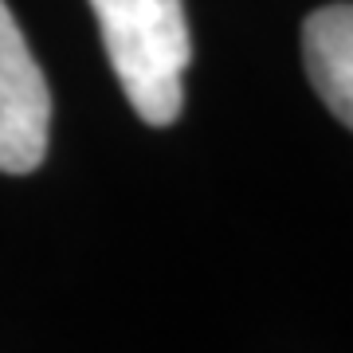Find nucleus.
Listing matches in <instances>:
<instances>
[{"label": "nucleus", "mask_w": 353, "mask_h": 353, "mask_svg": "<svg viewBox=\"0 0 353 353\" xmlns=\"http://www.w3.org/2000/svg\"><path fill=\"white\" fill-rule=\"evenodd\" d=\"M110 67L141 122L173 126L192 59L185 0H90Z\"/></svg>", "instance_id": "f257e3e1"}, {"label": "nucleus", "mask_w": 353, "mask_h": 353, "mask_svg": "<svg viewBox=\"0 0 353 353\" xmlns=\"http://www.w3.org/2000/svg\"><path fill=\"white\" fill-rule=\"evenodd\" d=\"M51 94L24 32L0 0V173L24 176L48 157Z\"/></svg>", "instance_id": "f03ea898"}, {"label": "nucleus", "mask_w": 353, "mask_h": 353, "mask_svg": "<svg viewBox=\"0 0 353 353\" xmlns=\"http://www.w3.org/2000/svg\"><path fill=\"white\" fill-rule=\"evenodd\" d=\"M303 59L318 99L353 130V4H326L306 16Z\"/></svg>", "instance_id": "7ed1b4c3"}]
</instances>
